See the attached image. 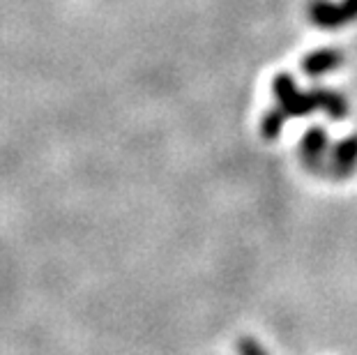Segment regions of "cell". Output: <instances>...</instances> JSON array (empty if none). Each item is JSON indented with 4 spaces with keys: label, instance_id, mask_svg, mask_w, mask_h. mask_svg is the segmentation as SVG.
<instances>
[{
    "label": "cell",
    "instance_id": "1",
    "mask_svg": "<svg viewBox=\"0 0 357 355\" xmlns=\"http://www.w3.org/2000/svg\"><path fill=\"white\" fill-rule=\"evenodd\" d=\"M272 88H275L277 109H281L286 118H305L316 109H323L325 88L300 90L291 74H277Z\"/></svg>",
    "mask_w": 357,
    "mask_h": 355
},
{
    "label": "cell",
    "instance_id": "2",
    "mask_svg": "<svg viewBox=\"0 0 357 355\" xmlns=\"http://www.w3.org/2000/svg\"><path fill=\"white\" fill-rule=\"evenodd\" d=\"M307 14L311 24L325 30L341 28L357 19V0H339V3H330V0H311L307 7Z\"/></svg>",
    "mask_w": 357,
    "mask_h": 355
},
{
    "label": "cell",
    "instance_id": "3",
    "mask_svg": "<svg viewBox=\"0 0 357 355\" xmlns=\"http://www.w3.org/2000/svg\"><path fill=\"white\" fill-rule=\"evenodd\" d=\"M328 134L323 127H311V130L302 137L300 143V160L305 164V169L311 173H328V162H325V153H328Z\"/></svg>",
    "mask_w": 357,
    "mask_h": 355
},
{
    "label": "cell",
    "instance_id": "4",
    "mask_svg": "<svg viewBox=\"0 0 357 355\" xmlns=\"http://www.w3.org/2000/svg\"><path fill=\"white\" fill-rule=\"evenodd\" d=\"M355 169H357V134L334 143V148L330 150L328 173L325 176H330L334 180H344Z\"/></svg>",
    "mask_w": 357,
    "mask_h": 355
},
{
    "label": "cell",
    "instance_id": "5",
    "mask_svg": "<svg viewBox=\"0 0 357 355\" xmlns=\"http://www.w3.org/2000/svg\"><path fill=\"white\" fill-rule=\"evenodd\" d=\"M344 63V56L337 49H318L314 54H309L302 60V70H305L309 77H321L325 72H332Z\"/></svg>",
    "mask_w": 357,
    "mask_h": 355
},
{
    "label": "cell",
    "instance_id": "6",
    "mask_svg": "<svg viewBox=\"0 0 357 355\" xmlns=\"http://www.w3.org/2000/svg\"><path fill=\"white\" fill-rule=\"evenodd\" d=\"M286 116L281 113V109H272L268 111L263 116L261 120V134H263V139H268V141H275L281 130H284V125H286Z\"/></svg>",
    "mask_w": 357,
    "mask_h": 355
},
{
    "label": "cell",
    "instance_id": "7",
    "mask_svg": "<svg viewBox=\"0 0 357 355\" xmlns=\"http://www.w3.org/2000/svg\"><path fill=\"white\" fill-rule=\"evenodd\" d=\"M238 351H240V355H268V351H265L263 346L256 342V339H249V337L240 339Z\"/></svg>",
    "mask_w": 357,
    "mask_h": 355
}]
</instances>
